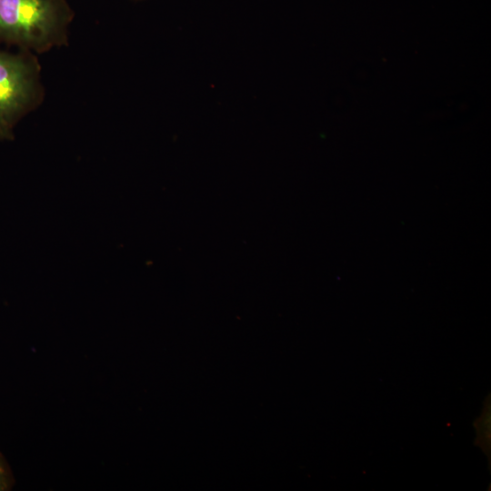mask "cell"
Returning a JSON list of instances; mask_svg holds the SVG:
<instances>
[{
	"instance_id": "2",
	"label": "cell",
	"mask_w": 491,
	"mask_h": 491,
	"mask_svg": "<svg viewBox=\"0 0 491 491\" xmlns=\"http://www.w3.org/2000/svg\"><path fill=\"white\" fill-rule=\"evenodd\" d=\"M38 66L32 56L0 50V139H11L14 128L36 104Z\"/></svg>"
},
{
	"instance_id": "1",
	"label": "cell",
	"mask_w": 491,
	"mask_h": 491,
	"mask_svg": "<svg viewBox=\"0 0 491 491\" xmlns=\"http://www.w3.org/2000/svg\"><path fill=\"white\" fill-rule=\"evenodd\" d=\"M72 17L65 0H0V41L46 51L66 40Z\"/></svg>"
},
{
	"instance_id": "3",
	"label": "cell",
	"mask_w": 491,
	"mask_h": 491,
	"mask_svg": "<svg viewBox=\"0 0 491 491\" xmlns=\"http://www.w3.org/2000/svg\"><path fill=\"white\" fill-rule=\"evenodd\" d=\"M13 485V476L10 468L0 454V491L8 490Z\"/></svg>"
}]
</instances>
